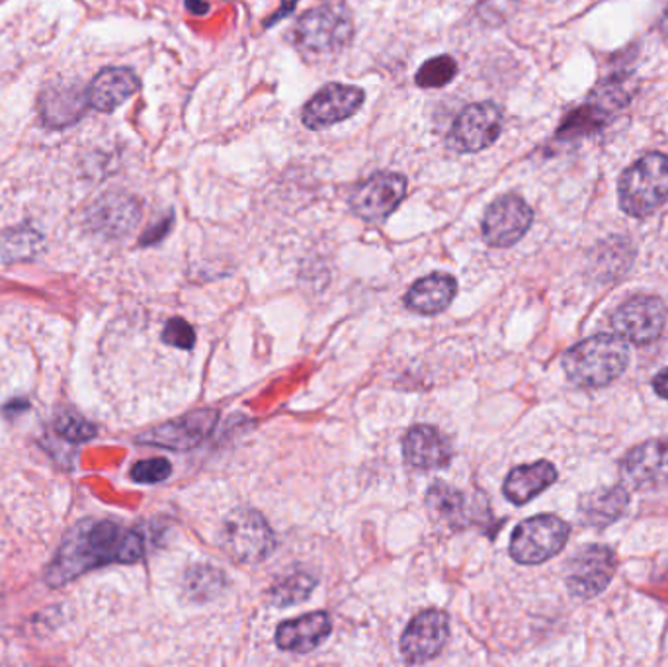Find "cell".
<instances>
[{"label":"cell","mask_w":668,"mask_h":667,"mask_svg":"<svg viewBox=\"0 0 668 667\" xmlns=\"http://www.w3.org/2000/svg\"><path fill=\"white\" fill-rule=\"evenodd\" d=\"M145 554L142 534L112 521H84L69 532L48 567V583L59 587L96 567L134 564Z\"/></svg>","instance_id":"1"},{"label":"cell","mask_w":668,"mask_h":667,"mask_svg":"<svg viewBox=\"0 0 668 667\" xmlns=\"http://www.w3.org/2000/svg\"><path fill=\"white\" fill-rule=\"evenodd\" d=\"M629 364V348L614 335H594L571 346L563 356V371L581 388H604L618 381Z\"/></svg>","instance_id":"2"},{"label":"cell","mask_w":668,"mask_h":667,"mask_svg":"<svg viewBox=\"0 0 668 667\" xmlns=\"http://www.w3.org/2000/svg\"><path fill=\"white\" fill-rule=\"evenodd\" d=\"M619 208L632 218H647L668 202V155L647 153L619 177Z\"/></svg>","instance_id":"3"},{"label":"cell","mask_w":668,"mask_h":667,"mask_svg":"<svg viewBox=\"0 0 668 667\" xmlns=\"http://www.w3.org/2000/svg\"><path fill=\"white\" fill-rule=\"evenodd\" d=\"M352 35L354 22L344 4H321L307 10L293 30L298 48L317 58L341 53L352 42Z\"/></svg>","instance_id":"4"},{"label":"cell","mask_w":668,"mask_h":667,"mask_svg":"<svg viewBox=\"0 0 668 667\" xmlns=\"http://www.w3.org/2000/svg\"><path fill=\"white\" fill-rule=\"evenodd\" d=\"M276 546L274 532L267 519L252 509H237L221 527V549L234 562L257 564L267 560Z\"/></svg>","instance_id":"5"},{"label":"cell","mask_w":668,"mask_h":667,"mask_svg":"<svg viewBox=\"0 0 668 667\" xmlns=\"http://www.w3.org/2000/svg\"><path fill=\"white\" fill-rule=\"evenodd\" d=\"M571 529L555 515H537L516 527L510 541V556L524 566L543 564L565 549Z\"/></svg>","instance_id":"6"},{"label":"cell","mask_w":668,"mask_h":667,"mask_svg":"<svg viewBox=\"0 0 668 667\" xmlns=\"http://www.w3.org/2000/svg\"><path fill=\"white\" fill-rule=\"evenodd\" d=\"M668 310L657 296H634L612 313V330L635 345H649L662 335Z\"/></svg>","instance_id":"7"},{"label":"cell","mask_w":668,"mask_h":667,"mask_svg":"<svg viewBox=\"0 0 668 667\" xmlns=\"http://www.w3.org/2000/svg\"><path fill=\"white\" fill-rule=\"evenodd\" d=\"M502 132V112L494 102L469 104L451 126L448 147L456 153H479L491 147Z\"/></svg>","instance_id":"8"},{"label":"cell","mask_w":668,"mask_h":667,"mask_svg":"<svg viewBox=\"0 0 668 667\" xmlns=\"http://www.w3.org/2000/svg\"><path fill=\"white\" fill-rule=\"evenodd\" d=\"M616 566L618 560L610 549L596 544L585 546L568 562V593L576 600H593L610 585Z\"/></svg>","instance_id":"9"},{"label":"cell","mask_w":668,"mask_h":667,"mask_svg":"<svg viewBox=\"0 0 668 667\" xmlns=\"http://www.w3.org/2000/svg\"><path fill=\"white\" fill-rule=\"evenodd\" d=\"M534 211L524 198L516 195H504L497 198L483 218V239L487 246L504 249L519 243L532 228Z\"/></svg>","instance_id":"10"},{"label":"cell","mask_w":668,"mask_h":667,"mask_svg":"<svg viewBox=\"0 0 668 667\" xmlns=\"http://www.w3.org/2000/svg\"><path fill=\"white\" fill-rule=\"evenodd\" d=\"M407 196V178L397 173H377L354 190L351 208L364 221H384Z\"/></svg>","instance_id":"11"},{"label":"cell","mask_w":668,"mask_h":667,"mask_svg":"<svg viewBox=\"0 0 668 667\" xmlns=\"http://www.w3.org/2000/svg\"><path fill=\"white\" fill-rule=\"evenodd\" d=\"M619 478L627 490H655L668 483V442L653 439L632 448L619 465Z\"/></svg>","instance_id":"12"},{"label":"cell","mask_w":668,"mask_h":667,"mask_svg":"<svg viewBox=\"0 0 668 667\" xmlns=\"http://www.w3.org/2000/svg\"><path fill=\"white\" fill-rule=\"evenodd\" d=\"M364 101L366 94L358 86L331 83L303 106L301 122L310 129H325L354 116Z\"/></svg>","instance_id":"13"},{"label":"cell","mask_w":668,"mask_h":667,"mask_svg":"<svg viewBox=\"0 0 668 667\" xmlns=\"http://www.w3.org/2000/svg\"><path fill=\"white\" fill-rule=\"evenodd\" d=\"M450 634L448 615L438 608H428L410 621L401 636L403 658L409 664H425L442 652Z\"/></svg>","instance_id":"14"},{"label":"cell","mask_w":668,"mask_h":667,"mask_svg":"<svg viewBox=\"0 0 668 667\" xmlns=\"http://www.w3.org/2000/svg\"><path fill=\"white\" fill-rule=\"evenodd\" d=\"M142 220V204L127 192H108L86 210V226L102 237H124Z\"/></svg>","instance_id":"15"},{"label":"cell","mask_w":668,"mask_h":667,"mask_svg":"<svg viewBox=\"0 0 668 667\" xmlns=\"http://www.w3.org/2000/svg\"><path fill=\"white\" fill-rule=\"evenodd\" d=\"M88 91L79 83H51L43 88L38 101V111L43 124L53 129L73 126L83 118L88 108Z\"/></svg>","instance_id":"16"},{"label":"cell","mask_w":668,"mask_h":667,"mask_svg":"<svg viewBox=\"0 0 668 667\" xmlns=\"http://www.w3.org/2000/svg\"><path fill=\"white\" fill-rule=\"evenodd\" d=\"M403 457L417 470H440L450 465V442L436 427L415 425L403 439Z\"/></svg>","instance_id":"17"},{"label":"cell","mask_w":668,"mask_h":667,"mask_svg":"<svg viewBox=\"0 0 668 667\" xmlns=\"http://www.w3.org/2000/svg\"><path fill=\"white\" fill-rule=\"evenodd\" d=\"M626 94L619 93L614 86H608L606 93L596 94V98H591L585 106L578 111L568 114L567 119L561 124L557 137L560 139H575V137L588 136L596 129L606 126L612 116L626 104L624 102Z\"/></svg>","instance_id":"18"},{"label":"cell","mask_w":668,"mask_h":667,"mask_svg":"<svg viewBox=\"0 0 668 667\" xmlns=\"http://www.w3.org/2000/svg\"><path fill=\"white\" fill-rule=\"evenodd\" d=\"M216 425V414L213 411H196L192 415H186L180 421L167 423L163 427H157L153 431L143 435L142 442L157 445V447L170 448V450H188V448L200 445L201 440L208 437Z\"/></svg>","instance_id":"19"},{"label":"cell","mask_w":668,"mask_h":667,"mask_svg":"<svg viewBox=\"0 0 668 667\" xmlns=\"http://www.w3.org/2000/svg\"><path fill=\"white\" fill-rule=\"evenodd\" d=\"M142 86L139 76L132 69L108 67L102 69L94 76L93 85L88 86V104L94 111L114 112L119 104L132 98Z\"/></svg>","instance_id":"20"},{"label":"cell","mask_w":668,"mask_h":667,"mask_svg":"<svg viewBox=\"0 0 668 667\" xmlns=\"http://www.w3.org/2000/svg\"><path fill=\"white\" fill-rule=\"evenodd\" d=\"M333 630L326 613H310L278 626L276 644L285 652L310 654L325 643Z\"/></svg>","instance_id":"21"},{"label":"cell","mask_w":668,"mask_h":667,"mask_svg":"<svg viewBox=\"0 0 668 667\" xmlns=\"http://www.w3.org/2000/svg\"><path fill=\"white\" fill-rule=\"evenodd\" d=\"M428 513L436 523L448 529H466L473 521L476 506L458 488L435 483L427 493Z\"/></svg>","instance_id":"22"},{"label":"cell","mask_w":668,"mask_h":667,"mask_svg":"<svg viewBox=\"0 0 668 667\" xmlns=\"http://www.w3.org/2000/svg\"><path fill=\"white\" fill-rule=\"evenodd\" d=\"M629 493L626 486H608L588 491L581 499V515L594 529H606L626 515Z\"/></svg>","instance_id":"23"},{"label":"cell","mask_w":668,"mask_h":667,"mask_svg":"<svg viewBox=\"0 0 668 667\" xmlns=\"http://www.w3.org/2000/svg\"><path fill=\"white\" fill-rule=\"evenodd\" d=\"M458 294V282L450 274L436 272L427 279H420L410 286L405 304L413 312L422 313V315H435L440 313L453 302Z\"/></svg>","instance_id":"24"},{"label":"cell","mask_w":668,"mask_h":667,"mask_svg":"<svg viewBox=\"0 0 668 667\" xmlns=\"http://www.w3.org/2000/svg\"><path fill=\"white\" fill-rule=\"evenodd\" d=\"M557 480V470L552 462L540 460L534 465L519 466L507 476L502 491L514 506H524L535 496L547 490Z\"/></svg>","instance_id":"25"},{"label":"cell","mask_w":668,"mask_h":667,"mask_svg":"<svg viewBox=\"0 0 668 667\" xmlns=\"http://www.w3.org/2000/svg\"><path fill=\"white\" fill-rule=\"evenodd\" d=\"M43 236L30 226H18L0 233V257L4 262H22L42 253Z\"/></svg>","instance_id":"26"},{"label":"cell","mask_w":668,"mask_h":667,"mask_svg":"<svg viewBox=\"0 0 668 667\" xmlns=\"http://www.w3.org/2000/svg\"><path fill=\"white\" fill-rule=\"evenodd\" d=\"M223 574L211 566H196L186 574L185 587L188 597L194 601H206L216 597L223 587Z\"/></svg>","instance_id":"27"},{"label":"cell","mask_w":668,"mask_h":667,"mask_svg":"<svg viewBox=\"0 0 668 667\" xmlns=\"http://www.w3.org/2000/svg\"><path fill=\"white\" fill-rule=\"evenodd\" d=\"M317 585V580L307 574H293L270 587V600L278 607L295 605L307 600Z\"/></svg>","instance_id":"28"},{"label":"cell","mask_w":668,"mask_h":667,"mask_svg":"<svg viewBox=\"0 0 668 667\" xmlns=\"http://www.w3.org/2000/svg\"><path fill=\"white\" fill-rule=\"evenodd\" d=\"M456 75H458L456 60L450 55H438V58L422 63V67L417 71L415 81L422 88H440V86L450 85Z\"/></svg>","instance_id":"29"},{"label":"cell","mask_w":668,"mask_h":667,"mask_svg":"<svg viewBox=\"0 0 668 667\" xmlns=\"http://www.w3.org/2000/svg\"><path fill=\"white\" fill-rule=\"evenodd\" d=\"M53 427L61 439L76 442V445L86 442L96 435V427L93 423L86 421L83 415L76 414V411H61L53 423Z\"/></svg>","instance_id":"30"},{"label":"cell","mask_w":668,"mask_h":667,"mask_svg":"<svg viewBox=\"0 0 668 667\" xmlns=\"http://www.w3.org/2000/svg\"><path fill=\"white\" fill-rule=\"evenodd\" d=\"M170 473H173V466L165 458L139 460L132 468V478H134L135 482L139 483L165 482Z\"/></svg>","instance_id":"31"},{"label":"cell","mask_w":668,"mask_h":667,"mask_svg":"<svg viewBox=\"0 0 668 667\" xmlns=\"http://www.w3.org/2000/svg\"><path fill=\"white\" fill-rule=\"evenodd\" d=\"M163 341L167 345L176 346V348H185L190 351L196 345V331L190 323H186L180 317H175L167 323V327L163 331Z\"/></svg>","instance_id":"32"},{"label":"cell","mask_w":668,"mask_h":667,"mask_svg":"<svg viewBox=\"0 0 668 667\" xmlns=\"http://www.w3.org/2000/svg\"><path fill=\"white\" fill-rule=\"evenodd\" d=\"M168 228H170V218H168V220L160 221L157 228H153L150 231H147V233L143 236L142 246H153V243H157V241H160L163 237L167 236Z\"/></svg>","instance_id":"33"},{"label":"cell","mask_w":668,"mask_h":667,"mask_svg":"<svg viewBox=\"0 0 668 667\" xmlns=\"http://www.w3.org/2000/svg\"><path fill=\"white\" fill-rule=\"evenodd\" d=\"M653 388H655V392H657L660 397L668 399V368L659 372V374L653 378Z\"/></svg>","instance_id":"34"},{"label":"cell","mask_w":668,"mask_h":667,"mask_svg":"<svg viewBox=\"0 0 668 667\" xmlns=\"http://www.w3.org/2000/svg\"><path fill=\"white\" fill-rule=\"evenodd\" d=\"M186 7L196 17H201V14H206L209 10L208 2H203V0H186Z\"/></svg>","instance_id":"35"},{"label":"cell","mask_w":668,"mask_h":667,"mask_svg":"<svg viewBox=\"0 0 668 667\" xmlns=\"http://www.w3.org/2000/svg\"><path fill=\"white\" fill-rule=\"evenodd\" d=\"M660 32L668 38V4L665 12H662V18H660Z\"/></svg>","instance_id":"36"}]
</instances>
